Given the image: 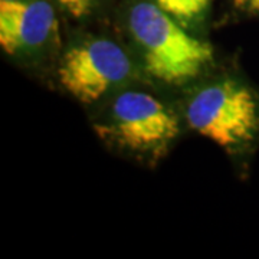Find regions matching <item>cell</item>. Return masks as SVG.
Returning a JSON list of instances; mask_svg holds the SVG:
<instances>
[{
    "label": "cell",
    "mask_w": 259,
    "mask_h": 259,
    "mask_svg": "<svg viewBox=\"0 0 259 259\" xmlns=\"http://www.w3.org/2000/svg\"><path fill=\"white\" fill-rule=\"evenodd\" d=\"M128 25L147 71L163 82H185L212 62L210 45L190 36L157 5H136L130 12Z\"/></svg>",
    "instance_id": "6da1fadb"
},
{
    "label": "cell",
    "mask_w": 259,
    "mask_h": 259,
    "mask_svg": "<svg viewBox=\"0 0 259 259\" xmlns=\"http://www.w3.org/2000/svg\"><path fill=\"white\" fill-rule=\"evenodd\" d=\"M190 127L221 147L242 146L258 131V104L246 87L223 81L204 87L186 110Z\"/></svg>",
    "instance_id": "7a4b0ae2"
},
{
    "label": "cell",
    "mask_w": 259,
    "mask_h": 259,
    "mask_svg": "<svg viewBox=\"0 0 259 259\" xmlns=\"http://www.w3.org/2000/svg\"><path fill=\"white\" fill-rule=\"evenodd\" d=\"M131 71L128 56L117 44L97 39L69 49L58 69L65 90L83 104L98 101Z\"/></svg>",
    "instance_id": "3957f363"
},
{
    "label": "cell",
    "mask_w": 259,
    "mask_h": 259,
    "mask_svg": "<svg viewBox=\"0 0 259 259\" xmlns=\"http://www.w3.org/2000/svg\"><path fill=\"white\" fill-rule=\"evenodd\" d=\"M112 127L122 146L133 150H156L179 134L176 117L144 93L121 94L112 105Z\"/></svg>",
    "instance_id": "277c9868"
},
{
    "label": "cell",
    "mask_w": 259,
    "mask_h": 259,
    "mask_svg": "<svg viewBox=\"0 0 259 259\" xmlns=\"http://www.w3.org/2000/svg\"><path fill=\"white\" fill-rule=\"evenodd\" d=\"M55 28V12L47 2L0 0V45L10 55L40 48Z\"/></svg>",
    "instance_id": "5b68a950"
},
{
    "label": "cell",
    "mask_w": 259,
    "mask_h": 259,
    "mask_svg": "<svg viewBox=\"0 0 259 259\" xmlns=\"http://www.w3.org/2000/svg\"><path fill=\"white\" fill-rule=\"evenodd\" d=\"M210 0H156V5L176 20H193L209 6Z\"/></svg>",
    "instance_id": "8992f818"
},
{
    "label": "cell",
    "mask_w": 259,
    "mask_h": 259,
    "mask_svg": "<svg viewBox=\"0 0 259 259\" xmlns=\"http://www.w3.org/2000/svg\"><path fill=\"white\" fill-rule=\"evenodd\" d=\"M238 3L245 9L259 13V0H238Z\"/></svg>",
    "instance_id": "52a82bcc"
},
{
    "label": "cell",
    "mask_w": 259,
    "mask_h": 259,
    "mask_svg": "<svg viewBox=\"0 0 259 259\" xmlns=\"http://www.w3.org/2000/svg\"><path fill=\"white\" fill-rule=\"evenodd\" d=\"M75 2L76 0H59V3L64 6L65 9L68 10V12H71L72 10V8H74V5H75Z\"/></svg>",
    "instance_id": "ba28073f"
}]
</instances>
